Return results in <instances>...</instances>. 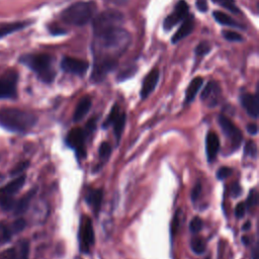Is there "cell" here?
<instances>
[{
    "mask_svg": "<svg viewBox=\"0 0 259 259\" xmlns=\"http://www.w3.org/2000/svg\"><path fill=\"white\" fill-rule=\"evenodd\" d=\"M207 259H210V258H207Z\"/></svg>",
    "mask_w": 259,
    "mask_h": 259,
    "instance_id": "db71d44e",
    "label": "cell"
},
{
    "mask_svg": "<svg viewBox=\"0 0 259 259\" xmlns=\"http://www.w3.org/2000/svg\"><path fill=\"white\" fill-rule=\"evenodd\" d=\"M245 154L252 157V158H256L257 157V145L253 142V141H248L245 145Z\"/></svg>",
    "mask_w": 259,
    "mask_h": 259,
    "instance_id": "d6a6232c",
    "label": "cell"
},
{
    "mask_svg": "<svg viewBox=\"0 0 259 259\" xmlns=\"http://www.w3.org/2000/svg\"><path fill=\"white\" fill-rule=\"evenodd\" d=\"M125 125H126V115L125 114H121V115L120 114L119 118L114 122V131H115V136H116L118 143H119V141H120V139L121 137L122 132H124Z\"/></svg>",
    "mask_w": 259,
    "mask_h": 259,
    "instance_id": "d4e9b609",
    "label": "cell"
},
{
    "mask_svg": "<svg viewBox=\"0 0 259 259\" xmlns=\"http://www.w3.org/2000/svg\"><path fill=\"white\" fill-rule=\"evenodd\" d=\"M195 28V23H194V19L192 17L189 18H186L182 24L180 25V28L177 30V32L173 35L172 37V43H177L179 42V40H181L182 39H184L185 37H187L190 33L193 32Z\"/></svg>",
    "mask_w": 259,
    "mask_h": 259,
    "instance_id": "d6986e66",
    "label": "cell"
},
{
    "mask_svg": "<svg viewBox=\"0 0 259 259\" xmlns=\"http://www.w3.org/2000/svg\"><path fill=\"white\" fill-rule=\"evenodd\" d=\"M51 33L54 34V35H62L64 34L65 32L61 29H58V28H55V29H51Z\"/></svg>",
    "mask_w": 259,
    "mask_h": 259,
    "instance_id": "c3c4849f",
    "label": "cell"
},
{
    "mask_svg": "<svg viewBox=\"0 0 259 259\" xmlns=\"http://www.w3.org/2000/svg\"><path fill=\"white\" fill-rule=\"evenodd\" d=\"M91 107V99L89 97H85L79 101L76 106V110L73 115L74 121H79L82 120L89 112Z\"/></svg>",
    "mask_w": 259,
    "mask_h": 259,
    "instance_id": "ffe728a7",
    "label": "cell"
},
{
    "mask_svg": "<svg viewBox=\"0 0 259 259\" xmlns=\"http://www.w3.org/2000/svg\"><path fill=\"white\" fill-rule=\"evenodd\" d=\"M257 202H258V194L256 192V189H251V192L249 193V196L247 198L246 206L248 208H254Z\"/></svg>",
    "mask_w": 259,
    "mask_h": 259,
    "instance_id": "e575fe53",
    "label": "cell"
},
{
    "mask_svg": "<svg viewBox=\"0 0 259 259\" xmlns=\"http://www.w3.org/2000/svg\"><path fill=\"white\" fill-rule=\"evenodd\" d=\"M103 193L100 189H90L85 196V200L89 206L93 209L95 214H99L101 208Z\"/></svg>",
    "mask_w": 259,
    "mask_h": 259,
    "instance_id": "ac0fdd59",
    "label": "cell"
},
{
    "mask_svg": "<svg viewBox=\"0 0 259 259\" xmlns=\"http://www.w3.org/2000/svg\"><path fill=\"white\" fill-rule=\"evenodd\" d=\"M19 259H29L30 253V245L28 241H21L19 246L16 248Z\"/></svg>",
    "mask_w": 259,
    "mask_h": 259,
    "instance_id": "4316f807",
    "label": "cell"
},
{
    "mask_svg": "<svg viewBox=\"0 0 259 259\" xmlns=\"http://www.w3.org/2000/svg\"><path fill=\"white\" fill-rule=\"evenodd\" d=\"M219 120V124H220L225 136L229 138L233 148L237 149L238 147H240V145L242 143V139H243L241 131L233 124V122H232V120H230L225 116H220L219 120Z\"/></svg>",
    "mask_w": 259,
    "mask_h": 259,
    "instance_id": "30bf717a",
    "label": "cell"
},
{
    "mask_svg": "<svg viewBox=\"0 0 259 259\" xmlns=\"http://www.w3.org/2000/svg\"><path fill=\"white\" fill-rule=\"evenodd\" d=\"M198 7L200 11H206L207 8H208V5H207V2H206V0H199L198 1Z\"/></svg>",
    "mask_w": 259,
    "mask_h": 259,
    "instance_id": "bcb514c9",
    "label": "cell"
},
{
    "mask_svg": "<svg viewBox=\"0 0 259 259\" xmlns=\"http://www.w3.org/2000/svg\"><path fill=\"white\" fill-rule=\"evenodd\" d=\"M0 259H19L16 248H10L0 253Z\"/></svg>",
    "mask_w": 259,
    "mask_h": 259,
    "instance_id": "74e56055",
    "label": "cell"
},
{
    "mask_svg": "<svg viewBox=\"0 0 259 259\" xmlns=\"http://www.w3.org/2000/svg\"><path fill=\"white\" fill-rule=\"evenodd\" d=\"M241 193H242V189H241V186L239 185V183L235 182V183L232 184V186H231V196L232 197L237 198L241 195Z\"/></svg>",
    "mask_w": 259,
    "mask_h": 259,
    "instance_id": "7bdbcfd3",
    "label": "cell"
},
{
    "mask_svg": "<svg viewBox=\"0 0 259 259\" xmlns=\"http://www.w3.org/2000/svg\"><path fill=\"white\" fill-rule=\"evenodd\" d=\"M118 65L117 58L113 57H95V63L92 70L91 78L94 82H101L105 76L113 71Z\"/></svg>",
    "mask_w": 259,
    "mask_h": 259,
    "instance_id": "52a82bcc",
    "label": "cell"
},
{
    "mask_svg": "<svg viewBox=\"0 0 259 259\" xmlns=\"http://www.w3.org/2000/svg\"><path fill=\"white\" fill-rule=\"evenodd\" d=\"M246 204L244 202H240L237 204L236 210H235V215L238 218V219H242V218L245 216V213H246Z\"/></svg>",
    "mask_w": 259,
    "mask_h": 259,
    "instance_id": "60d3db41",
    "label": "cell"
},
{
    "mask_svg": "<svg viewBox=\"0 0 259 259\" xmlns=\"http://www.w3.org/2000/svg\"><path fill=\"white\" fill-rule=\"evenodd\" d=\"M179 211L176 212V214L174 215L173 219H172V223H171V235L172 237L175 235V233L179 230Z\"/></svg>",
    "mask_w": 259,
    "mask_h": 259,
    "instance_id": "f35d334b",
    "label": "cell"
},
{
    "mask_svg": "<svg viewBox=\"0 0 259 259\" xmlns=\"http://www.w3.org/2000/svg\"><path fill=\"white\" fill-rule=\"evenodd\" d=\"M28 25V22L25 21H19V22H12V23H5L3 25H0V39H2L12 33L22 30L23 28Z\"/></svg>",
    "mask_w": 259,
    "mask_h": 259,
    "instance_id": "7402d4cb",
    "label": "cell"
},
{
    "mask_svg": "<svg viewBox=\"0 0 259 259\" xmlns=\"http://www.w3.org/2000/svg\"><path fill=\"white\" fill-rule=\"evenodd\" d=\"M207 156L210 162H213L220 150V140L215 132H209L206 138Z\"/></svg>",
    "mask_w": 259,
    "mask_h": 259,
    "instance_id": "e0dca14e",
    "label": "cell"
},
{
    "mask_svg": "<svg viewBox=\"0 0 259 259\" xmlns=\"http://www.w3.org/2000/svg\"><path fill=\"white\" fill-rule=\"evenodd\" d=\"M187 12H188V4L184 1V0H179V1L176 3L174 10L164 20V22H163L164 29L166 31L171 30L173 26H175L179 21L185 19V17L187 16Z\"/></svg>",
    "mask_w": 259,
    "mask_h": 259,
    "instance_id": "8fae6325",
    "label": "cell"
},
{
    "mask_svg": "<svg viewBox=\"0 0 259 259\" xmlns=\"http://www.w3.org/2000/svg\"><path fill=\"white\" fill-rule=\"evenodd\" d=\"M35 195H36V189H32L31 192H29L28 194L24 195L20 199V201L17 203V206H16V214L17 215H21L26 210H28L30 203H31L33 198L35 197Z\"/></svg>",
    "mask_w": 259,
    "mask_h": 259,
    "instance_id": "603a6c76",
    "label": "cell"
},
{
    "mask_svg": "<svg viewBox=\"0 0 259 259\" xmlns=\"http://www.w3.org/2000/svg\"><path fill=\"white\" fill-rule=\"evenodd\" d=\"M108 1H111L117 5H121L127 2V0H108Z\"/></svg>",
    "mask_w": 259,
    "mask_h": 259,
    "instance_id": "681fc988",
    "label": "cell"
},
{
    "mask_svg": "<svg viewBox=\"0 0 259 259\" xmlns=\"http://www.w3.org/2000/svg\"><path fill=\"white\" fill-rule=\"evenodd\" d=\"M247 239H248L247 237H243V238H242V241H243L245 244H246V245L248 244V240H247Z\"/></svg>",
    "mask_w": 259,
    "mask_h": 259,
    "instance_id": "f5cc1de1",
    "label": "cell"
},
{
    "mask_svg": "<svg viewBox=\"0 0 259 259\" xmlns=\"http://www.w3.org/2000/svg\"><path fill=\"white\" fill-rule=\"evenodd\" d=\"M247 131L251 135H256L258 133V127L255 124H250L247 126Z\"/></svg>",
    "mask_w": 259,
    "mask_h": 259,
    "instance_id": "7dc6e473",
    "label": "cell"
},
{
    "mask_svg": "<svg viewBox=\"0 0 259 259\" xmlns=\"http://www.w3.org/2000/svg\"><path fill=\"white\" fill-rule=\"evenodd\" d=\"M37 120L35 115L19 108H3L0 112V124L12 132H28L36 125Z\"/></svg>",
    "mask_w": 259,
    "mask_h": 259,
    "instance_id": "7a4b0ae2",
    "label": "cell"
},
{
    "mask_svg": "<svg viewBox=\"0 0 259 259\" xmlns=\"http://www.w3.org/2000/svg\"><path fill=\"white\" fill-rule=\"evenodd\" d=\"M201 184L198 183L197 185H195V187L193 188V192H192V199L193 200H197L199 199V197L200 196L201 193Z\"/></svg>",
    "mask_w": 259,
    "mask_h": 259,
    "instance_id": "ee69618b",
    "label": "cell"
},
{
    "mask_svg": "<svg viewBox=\"0 0 259 259\" xmlns=\"http://www.w3.org/2000/svg\"><path fill=\"white\" fill-rule=\"evenodd\" d=\"M202 228V221L199 217H195L194 219L190 221L189 224V230L193 232V233H198Z\"/></svg>",
    "mask_w": 259,
    "mask_h": 259,
    "instance_id": "836d02e7",
    "label": "cell"
},
{
    "mask_svg": "<svg viewBox=\"0 0 259 259\" xmlns=\"http://www.w3.org/2000/svg\"><path fill=\"white\" fill-rule=\"evenodd\" d=\"M124 20H125L124 15L119 10L108 9L102 11L93 20L94 35L98 36L107 30L117 28V26H120V24L124 22Z\"/></svg>",
    "mask_w": 259,
    "mask_h": 259,
    "instance_id": "5b68a950",
    "label": "cell"
},
{
    "mask_svg": "<svg viewBox=\"0 0 259 259\" xmlns=\"http://www.w3.org/2000/svg\"><path fill=\"white\" fill-rule=\"evenodd\" d=\"M223 37L229 40V42H242L243 37L239 33H235L232 31H224Z\"/></svg>",
    "mask_w": 259,
    "mask_h": 259,
    "instance_id": "1f68e13d",
    "label": "cell"
},
{
    "mask_svg": "<svg viewBox=\"0 0 259 259\" xmlns=\"http://www.w3.org/2000/svg\"><path fill=\"white\" fill-rule=\"evenodd\" d=\"M159 76L160 73L157 68H154V69L150 71L149 74L146 76L141 89V97L143 100L147 99L149 95L153 92L159 81Z\"/></svg>",
    "mask_w": 259,
    "mask_h": 259,
    "instance_id": "9a60e30c",
    "label": "cell"
},
{
    "mask_svg": "<svg viewBox=\"0 0 259 259\" xmlns=\"http://www.w3.org/2000/svg\"><path fill=\"white\" fill-rule=\"evenodd\" d=\"M119 116H120V108L118 105H114L110 115L107 116L105 121L103 122V128L105 129V128H108L110 126L114 125V122L119 118Z\"/></svg>",
    "mask_w": 259,
    "mask_h": 259,
    "instance_id": "83f0119b",
    "label": "cell"
},
{
    "mask_svg": "<svg viewBox=\"0 0 259 259\" xmlns=\"http://www.w3.org/2000/svg\"><path fill=\"white\" fill-rule=\"evenodd\" d=\"M21 62L37 73L38 77L46 83L53 82L56 72L53 68V59L47 54H33L21 58Z\"/></svg>",
    "mask_w": 259,
    "mask_h": 259,
    "instance_id": "3957f363",
    "label": "cell"
},
{
    "mask_svg": "<svg viewBox=\"0 0 259 259\" xmlns=\"http://www.w3.org/2000/svg\"><path fill=\"white\" fill-rule=\"evenodd\" d=\"M100 157L101 159H107L112 153V145L107 142H103L100 147Z\"/></svg>",
    "mask_w": 259,
    "mask_h": 259,
    "instance_id": "4dcf8cb0",
    "label": "cell"
},
{
    "mask_svg": "<svg viewBox=\"0 0 259 259\" xmlns=\"http://www.w3.org/2000/svg\"><path fill=\"white\" fill-rule=\"evenodd\" d=\"M17 80L16 74L0 79V99H15L17 97Z\"/></svg>",
    "mask_w": 259,
    "mask_h": 259,
    "instance_id": "4fadbf2b",
    "label": "cell"
},
{
    "mask_svg": "<svg viewBox=\"0 0 259 259\" xmlns=\"http://www.w3.org/2000/svg\"><path fill=\"white\" fill-rule=\"evenodd\" d=\"M95 128H97V120H95V119H91L87 122V125H86V131H85L86 135L91 134L95 130Z\"/></svg>",
    "mask_w": 259,
    "mask_h": 259,
    "instance_id": "f6af8a7d",
    "label": "cell"
},
{
    "mask_svg": "<svg viewBox=\"0 0 259 259\" xmlns=\"http://www.w3.org/2000/svg\"><path fill=\"white\" fill-rule=\"evenodd\" d=\"M12 235V232L10 227L6 226L5 224H0V242L5 243L7 242Z\"/></svg>",
    "mask_w": 259,
    "mask_h": 259,
    "instance_id": "f546056e",
    "label": "cell"
},
{
    "mask_svg": "<svg viewBox=\"0 0 259 259\" xmlns=\"http://www.w3.org/2000/svg\"><path fill=\"white\" fill-rule=\"evenodd\" d=\"M80 249L83 252H88L94 244V231L92 222L88 217H83L79 227Z\"/></svg>",
    "mask_w": 259,
    "mask_h": 259,
    "instance_id": "ba28073f",
    "label": "cell"
},
{
    "mask_svg": "<svg viewBox=\"0 0 259 259\" xmlns=\"http://www.w3.org/2000/svg\"><path fill=\"white\" fill-rule=\"evenodd\" d=\"M88 62L71 57H65L61 62V68L68 73L78 76H83L88 70Z\"/></svg>",
    "mask_w": 259,
    "mask_h": 259,
    "instance_id": "7c38bea8",
    "label": "cell"
},
{
    "mask_svg": "<svg viewBox=\"0 0 259 259\" xmlns=\"http://www.w3.org/2000/svg\"><path fill=\"white\" fill-rule=\"evenodd\" d=\"M85 131L81 130L80 128H75L68 133L66 137V144L73 148L77 155L81 158H84L86 155L85 150V139H86Z\"/></svg>",
    "mask_w": 259,
    "mask_h": 259,
    "instance_id": "9c48e42d",
    "label": "cell"
},
{
    "mask_svg": "<svg viewBox=\"0 0 259 259\" xmlns=\"http://www.w3.org/2000/svg\"><path fill=\"white\" fill-rule=\"evenodd\" d=\"M219 97H220V86L217 82H212L208 83V85L204 87V89L201 92V100L203 102H206L208 106H215L217 105L218 101H219Z\"/></svg>",
    "mask_w": 259,
    "mask_h": 259,
    "instance_id": "5bb4252c",
    "label": "cell"
},
{
    "mask_svg": "<svg viewBox=\"0 0 259 259\" xmlns=\"http://www.w3.org/2000/svg\"><path fill=\"white\" fill-rule=\"evenodd\" d=\"M95 11H97V4L94 2H76L67 7L61 13V19L66 23L73 25H84L91 20Z\"/></svg>",
    "mask_w": 259,
    "mask_h": 259,
    "instance_id": "277c9868",
    "label": "cell"
},
{
    "mask_svg": "<svg viewBox=\"0 0 259 259\" xmlns=\"http://www.w3.org/2000/svg\"><path fill=\"white\" fill-rule=\"evenodd\" d=\"M213 2L216 4H219V5L231 10L232 12H234V13L240 12V10L238 9V7L235 4V0H213Z\"/></svg>",
    "mask_w": 259,
    "mask_h": 259,
    "instance_id": "f1b7e54d",
    "label": "cell"
},
{
    "mask_svg": "<svg viewBox=\"0 0 259 259\" xmlns=\"http://www.w3.org/2000/svg\"><path fill=\"white\" fill-rule=\"evenodd\" d=\"M241 104L246 110L247 114L253 118L257 119L259 115V106H258V98L257 95L250 93H245L241 97Z\"/></svg>",
    "mask_w": 259,
    "mask_h": 259,
    "instance_id": "2e32d148",
    "label": "cell"
},
{
    "mask_svg": "<svg viewBox=\"0 0 259 259\" xmlns=\"http://www.w3.org/2000/svg\"><path fill=\"white\" fill-rule=\"evenodd\" d=\"M29 166V162L25 161V162H21L20 164H18L16 166V168L12 170V174H20L22 171H24L26 168Z\"/></svg>",
    "mask_w": 259,
    "mask_h": 259,
    "instance_id": "b9f144b4",
    "label": "cell"
},
{
    "mask_svg": "<svg viewBox=\"0 0 259 259\" xmlns=\"http://www.w3.org/2000/svg\"><path fill=\"white\" fill-rule=\"evenodd\" d=\"M95 37L99 52L105 57L116 58L128 48L131 42L130 34L121 26L107 30Z\"/></svg>",
    "mask_w": 259,
    "mask_h": 259,
    "instance_id": "6da1fadb",
    "label": "cell"
},
{
    "mask_svg": "<svg viewBox=\"0 0 259 259\" xmlns=\"http://www.w3.org/2000/svg\"><path fill=\"white\" fill-rule=\"evenodd\" d=\"M190 247H192L193 251L196 254L201 255L206 251V243L200 238H194L192 239V242H190Z\"/></svg>",
    "mask_w": 259,
    "mask_h": 259,
    "instance_id": "484cf974",
    "label": "cell"
},
{
    "mask_svg": "<svg viewBox=\"0 0 259 259\" xmlns=\"http://www.w3.org/2000/svg\"><path fill=\"white\" fill-rule=\"evenodd\" d=\"M232 172H233V170L229 167H221L217 172V177L219 179H225L232 174Z\"/></svg>",
    "mask_w": 259,
    "mask_h": 259,
    "instance_id": "ab89813d",
    "label": "cell"
},
{
    "mask_svg": "<svg viewBox=\"0 0 259 259\" xmlns=\"http://www.w3.org/2000/svg\"><path fill=\"white\" fill-rule=\"evenodd\" d=\"M202 83H203V79L201 77H196L195 79L192 80V82L189 83V85L187 87L186 94H185V101L187 103L192 102L195 100L198 92L199 91L200 87L202 86Z\"/></svg>",
    "mask_w": 259,
    "mask_h": 259,
    "instance_id": "44dd1931",
    "label": "cell"
},
{
    "mask_svg": "<svg viewBox=\"0 0 259 259\" xmlns=\"http://www.w3.org/2000/svg\"><path fill=\"white\" fill-rule=\"evenodd\" d=\"M210 51H211V46H210V44L207 43V42H202V43H200V44L196 48V53H197V55H199V56H203V55H206V54H208Z\"/></svg>",
    "mask_w": 259,
    "mask_h": 259,
    "instance_id": "d590c367",
    "label": "cell"
},
{
    "mask_svg": "<svg viewBox=\"0 0 259 259\" xmlns=\"http://www.w3.org/2000/svg\"><path fill=\"white\" fill-rule=\"evenodd\" d=\"M25 225H26V223H25V221L23 219L17 220L15 223L12 224V226L10 227V230L12 232V234L13 233H19V232L22 231L25 228Z\"/></svg>",
    "mask_w": 259,
    "mask_h": 259,
    "instance_id": "8d00e7d4",
    "label": "cell"
},
{
    "mask_svg": "<svg viewBox=\"0 0 259 259\" xmlns=\"http://www.w3.org/2000/svg\"><path fill=\"white\" fill-rule=\"evenodd\" d=\"M257 257H258V251H257V248H255L254 251H253V257H252V259H257Z\"/></svg>",
    "mask_w": 259,
    "mask_h": 259,
    "instance_id": "816d5d0a",
    "label": "cell"
},
{
    "mask_svg": "<svg viewBox=\"0 0 259 259\" xmlns=\"http://www.w3.org/2000/svg\"><path fill=\"white\" fill-rule=\"evenodd\" d=\"M25 182V176L21 175L13 179L3 187L0 188V207L4 210H10L13 207V197L19 193V190Z\"/></svg>",
    "mask_w": 259,
    "mask_h": 259,
    "instance_id": "8992f818",
    "label": "cell"
},
{
    "mask_svg": "<svg viewBox=\"0 0 259 259\" xmlns=\"http://www.w3.org/2000/svg\"><path fill=\"white\" fill-rule=\"evenodd\" d=\"M250 228H251V223L250 222H246V223H245L243 225V227H242L243 231H248Z\"/></svg>",
    "mask_w": 259,
    "mask_h": 259,
    "instance_id": "f907efd6",
    "label": "cell"
},
{
    "mask_svg": "<svg viewBox=\"0 0 259 259\" xmlns=\"http://www.w3.org/2000/svg\"><path fill=\"white\" fill-rule=\"evenodd\" d=\"M213 16L215 18V20L220 22L223 25H228V26H237V28H242L241 25L238 24V22H236L231 17H229L226 13L222 12V11H215L213 13Z\"/></svg>",
    "mask_w": 259,
    "mask_h": 259,
    "instance_id": "cb8c5ba5",
    "label": "cell"
}]
</instances>
